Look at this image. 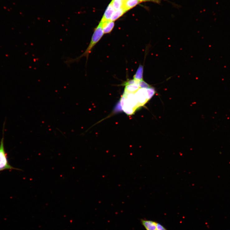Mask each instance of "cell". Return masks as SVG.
Wrapping results in <instances>:
<instances>
[{
	"mask_svg": "<svg viewBox=\"0 0 230 230\" xmlns=\"http://www.w3.org/2000/svg\"><path fill=\"white\" fill-rule=\"evenodd\" d=\"M104 34L102 25L101 23H99L98 27L95 30L90 43L85 50V52L81 56L76 58L68 59L65 62L67 65H69L74 62H78L83 57H86L87 60L89 54L91 53L92 49L96 44L100 40L101 38L103 36Z\"/></svg>",
	"mask_w": 230,
	"mask_h": 230,
	"instance_id": "cell-1",
	"label": "cell"
},
{
	"mask_svg": "<svg viewBox=\"0 0 230 230\" xmlns=\"http://www.w3.org/2000/svg\"><path fill=\"white\" fill-rule=\"evenodd\" d=\"M139 85L140 88H148L151 87L148 84L143 80L139 82Z\"/></svg>",
	"mask_w": 230,
	"mask_h": 230,
	"instance_id": "cell-10",
	"label": "cell"
},
{
	"mask_svg": "<svg viewBox=\"0 0 230 230\" xmlns=\"http://www.w3.org/2000/svg\"><path fill=\"white\" fill-rule=\"evenodd\" d=\"M143 66L140 65L133 76V79L139 81L143 80Z\"/></svg>",
	"mask_w": 230,
	"mask_h": 230,
	"instance_id": "cell-7",
	"label": "cell"
},
{
	"mask_svg": "<svg viewBox=\"0 0 230 230\" xmlns=\"http://www.w3.org/2000/svg\"><path fill=\"white\" fill-rule=\"evenodd\" d=\"M115 11V10L110 3L107 7L105 13L100 21L101 23L110 21L111 17Z\"/></svg>",
	"mask_w": 230,
	"mask_h": 230,
	"instance_id": "cell-5",
	"label": "cell"
},
{
	"mask_svg": "<svg viewBox=\"0 0 230 230\" xmlns=\"http://www.w3.org/2000/svg\"><path fill=\"white\" fill-rule=\"evenodd\" d=\"M127 11L126 10L122 8L114 11L111 17L110 21L114 22L116 21L125 13Z\"/></svg>",
	"mask_w": 230,
	"mask_h": 230,
	"instance_id": "cell-8",
	"label": "cell"
},
{
	"mask_svg": "<svg viewBox=\"0 0 230 230\" xmlns=\"http://www.w3.org/2000/svg\"><path fill=\"white\" fill-rule=\"evenodd\" d=\"M141 221L146 230H167L162 225L154 221L141 219Z\"/></svg>",
	"mask_w": 230,
	"mask_h": 230,
	"instance_id": "cell-3",
	"label": "cell"
},
{
	"mask_svg": "<svg viewBox=\"0 0 230 230\" xmlns=\"http://www.w3.org/2000/svg\"><path fill=\"white\" fill-rule=\"evenodd\" d=\"M3 131V136L0 144V171L7 170H21L20 169L12 167L9 162L7 153L4 147V130Z\"/></svg>",
	"mask_w": 230,
	"mask_h": 230,
	"instance_id": "cell-2",
	"label": "cell"
},
{
	"mask_svg": "<svg viewBox=\"0 0 230 230\" xmlns=\"http://www.w3.org/2000/svg\"><path fill=\"white\" fill-rule=\"evenodd\" d=\"M102 29L104 34L110 33L113 30L114 26V22L113 21H108L103 23H101Z\"/></svg>",
	"mask_w": 230,
	"mask_h": 230,
	"instance_id": "cell-6",
	"label": "cell"
},
{
	"mask_svg": "<svg viewBox=\"0 0 230 230\" xmlns=\"http://www.w3.org/2000/svg\"><path fill=\"white\" fill-rule=\"evenodd\" d=\"M116 11L122 8V0H112L110 3Z\"/></svg>",
	"mask_w": 230,
	"mask_h": 230,
	"instance_id": "cell-9",
	"label": "cell"
},
{
	"mask_svg": "<svg viewBox=\"0 0 230 230\" xmlns=\"http://www.w3.org/2000/svg\"><path fill=\"white\" fill-rule=\"evenodd\" d=\"M142 2L141 0H122V8L127 11Z\"/></svg>",
	"mask_w": 230,
	"mask_h": 230,
	"instance_id": "cell-4",
	"label": "cell"
}]
</instances>
